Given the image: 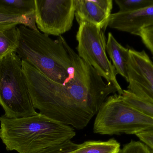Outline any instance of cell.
<instances>
[{"mask_svg":"<svg viewBox=\"0 0 153 153\" xmlns=\"http://www.w3.org/2000/svg\"><path fill=\"white\" fill-rule=\"evenodd\" d=\"M74 68L73 78L65 84L46 77L22 60V67L35 109L39 113L78 130L86 127L109 95L118 90L105 83L100 74L78 56L64 38L58 37Z\"/></svg>","mask_w":153,"mask_h":153,"instance_id":"cell-1","label":"cell"},{"mask_svg":"<svg viewBox=\"0 0 153 153\" xmlns=\"http://www.w3.org/2000/svg\"><path fill=\"white\" fill-rule=\"evenodd\" d=\"M74 128L43 114L11 119L0 117V139L8 151L37 153L71 141Z\"/></svg>","mask_w":153,"mask_h":153,"instance_id":"cell-2","label":"cell"},{"mask_svg":"<svg viewBox=\"0 0 153 153\" xmlns=\"http://www.w3.org/2000/svg\"><path fill=\"white\" fill-rule=\"evenodd\" d=\"M16 53L51 81L64 84L74 76V68L68 51L58 38L53 40L39 30L20 24Z\"/></svg>","mask_w":153,"mask_h":153,"instance_id":"cell-3","label":"cell"},{"mask_svg":"<svg viewBox=\"0 0 153 153\" xmlns=\"http://www.w3.org/2000/svg\"><path fill=\"white\" fill-rule=\"evenodd\" d=\"M0 105L8 118L27 117L38 114L30 98L22 67L16 52L0 59Z\"/></svg>","mask_w":153,"mask_h":153,"instance_id":"cell-4","label":"cell"},{"mask_svg":"<svg viewBox=\"0 0 153 153\" xmlns=\"http://www.w3.org/2000/svg\"><path fill=\"white\" fill-rule=\"evenodd\" d=\"M153 129V119L128 104L119 94L108 96L96 114L94 134L102 135H136Z\"/></svg>","mask_w":153,"mask_h":153,"instance_id":"cell-5","label":"cell"},{"mask_svg":"<svg viewBox=\"0 0 153 153\" xmlns=\"http://www.w3.org/2000/svg\"><path fill=\"white\" fill-rule=\"evenodd\" d=\"M79 25L76 35L78 56L92 66L108 83L115 85L121 95L123 90L117 81L115 67L107 56L106 37L102 29L89 22Z\"/></svg>","mask_w":153,"mask_h":153,"instance_id":"cell-6","label":"cell"},{"mask_svg":"<svg viewBox=\"0 0 153 153\" xmlns=\"http://www.w3.org/2000/svg\"><path fill=\"white\" fill-rule=\"evenodd\" d=\"M36 22L46 35L60 36L71 29L75 0H35Z\"/></svg>","mask_w":153,"mask_h":153,"instance_id":"cell-7","label":"cell"},{"mask_svg":"<svg viewBox=\"0 0 153 153\" xmlns=\"http://www.w3.org/2000/svg\"><path fill=\"white\" fill-rule=\"evenodd\" d=\"M127 90L153 103V63L144 50L129 49Z\"/></svg>","mask_w":153,"mask_h":153,"instance_id":"cell-8","label":"cell"},{"mask_svg":"<svg viewBox=\"0 0 153 153\" xmlns=\"http://www.w3.org/2000/svg\"><path fill=\"white\" fill-rule=\"evenodd\" d=\"M107 27L138 36L143 29L153 28V5L135 11L112 13Z\"/></svg>","mask_w":153,"mask_h":153,"instance_id":"cell-9","label":"cell"},{"mask_svg":"<svg viewBox=\"0 0 153 153\" xmlns=\"http://www.w3.org/2000/svg\"><path fill=\"white\" fill-rule=\"evenodd\" d=\"M111 14L101 7L100 0H75V16L79 24L89 22L105 30Z\"/></svg>","mask_w":153,"mask_h":153,"instance_id":"cell-10","label":"cell"},{"mask_svg":"<svg viewBox=\"0 0 153 153\" xmlns=\"http://www.w3.org/2000/svg\"><path fill=\"white\" fill-rule=\"evenodd\" d=\"M106 50L112 62L117 74L124 77L128 82V65L129 60V49L120 45L112 33H108Z\"/></svg>","mask_w":153,"mask_h":153,"instance_id":"cell-11","label":"cell"},{"mask_svg":"<svg viewBox=\"0 0 153 153\" xmlns=\"http://www.w3.org/2000/svg\"><path fill=\"white\" fill-rule=\"evenodd\" d=\"M120 144L114 138L108 141H88L78 144L74 150L65 153H120Z\"/></svg>","mask_w":153,"mask_h":153,"instance_id":"cell-12","label":"cell"},{"mask_svg":"<svg viewBox=\"0 0 153 153\" xmlns=\"http://www.w3.org/2000/svg\"><path fill=\"white\" fill-rule=\"evenodd\" d=\"M0 8L13 15L36 19L35 0H0Z\"/></svg>","mask_w":153,"mask_h":153,"instance_id":"cell-13","label":"cell"},{"mask_svg":"<svg viewBox=\"0 0 153 153\" xmlns=\"http://www.w3.org/2000/svg\"><path fill=\"white\" fill-rule=\"evenodd\" d=\"M19 33L17 26L0 30V59L16 52L19 46Z\"/></svg>","mask_w":153,"mask_h":153,"instance_id":"cell-14","label":"cell"},{"mask_svg":"<svg viewBox=\"0 0 153 153\" xmlns=\"http://www.w3.org/2000/svg\"><path fill=\"white\" fill-rule=\"evenodd\" d=\"M20 24L31 29L38 30L36 26V19L13 15L0 8V25L13 27Z\"/></svg>","mask_w":153,"mask_h":153,"instance_id":"cell-15","label":"cell"},{"mask_svg":"<svg viewBox=\"0 0 153 153\" xmlns=\"http://www.w3.org/2000/svg\"><path fill=\"white\" fill-rule=\"evenodd\" d=\"M125 100L140 112L153 119V103L137 97L127 90L121 94Z\"/></svg>","mask_w":153,"mask_h":153,"instance_id":"cell-16","label":"cell"},{"mask_svg":"<svg viewBox=\"0 0 153 153\" xmlns=\"http://www.w3.org/2000/svg\"><path fill=\"white\" fill-rule=\"evenodd\" d=\"M119 8L118 12H130L153 6V0H115Z\"/></svg>","mask_w":153,"mask_h":153,"instance_id":"cell-17","label":"cell"},{"mask_svg":"<svg viewBox=\"0 0 153 153\" xmlns=\"http://www.w3.org/2000/svg\"><path fill=\"white\" fill-rule=\"evenodd\" d=\"M120 153H153V152L143 142L132 140L123 146Z\"/></svg>","mask_w":153,"mask_h":153,"instance_id":"cell-18","label":"cell"},{"mask_svg":"<svg viewBox=\"0 0 153 153\" xmlns=\"http://www.w3.org/2000/svg\"><path fill=\"white\" fill-rule=\"evenodd\" d=\"M78 144L72 141L66 142L62 144L51 146L37 153H65L74 150Z\"/></svg>","mask_w":153,"mask_h":153,"instance_id":"cell-19","label":"cell"},{"mask_svg":"<svg viewBox=\"0 0 153 153\" xmlns=\"http://www.w3.org/2000/svg\"><path fill=\"white\" fill-rule=\"evenodd\" d=\"M138 36L144 45L150 50L153 57V28H147L142 29Z\"/></svg>","mask_w":153,"mask_h":153,"instance_id":"cell-20","label":"cell"},{"mask_svg":"<svg viewBox=\"0 0 153 153\" xmlns=\"http://www.w3.org/2000/svg\"><path fill=\"white\" fill-rule=\"evenodd\" d=\"M141 142L146 145L153 152V129L136 135Z\"/></svg>","mask_w":153,"mask_h":153,"instance_id":"cell-21","label":"cell"},{"mask_svg":"<svg viewBox=\"0 0 153 153\" xmlns=\"http://www.w3.org/2000/svg\"><path fill=\"white\" fill-rule=\"evenodd\" d=\"M11 28V27H8L7 26H4V25H0V30L5 29L9 28Z\"/></svg>","mask_w":153,"mask_h":153,"instance_id":"cell-22","label":"cell"}]
</instances>
